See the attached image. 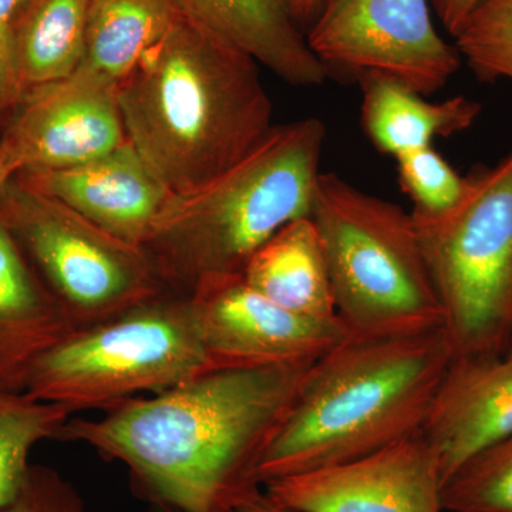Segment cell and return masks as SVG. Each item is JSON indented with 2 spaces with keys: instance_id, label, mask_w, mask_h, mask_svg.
Returning a JSON list of instances; mask_svg holds the SVG:
<instances>
[{
  "instance_id": "cell-1",
  "label": "cell",
  "mask_w": 512,
  "mask_h": 512,
  "mask_svg": "<svg viewBox=\"0 0 512 512\" xmlns=\"http://www.w3.org/2000/svg\"><path fill=\"white\" fill-rule=\"evenodd\" d=\"M311 365L210 370L99 419H69L57 439L123 463L160 508L232 512L259 488L255 468Z\"/></svg>"
},
{
  "instance_id": "cell-2",
  "label": "cell",
  "mask_w": 512,
  "mask_h": 512,
  "mask_svg": "<svg viewBox=\"0 0 512 512\" xmlns=\"http://www.w3.org/2000/svg\"><path fill=\"white\" fill-rule=\"evenodd\" d=\"M117 101L127 140L173 194L228 170L274 127L259 64L181 6Z\"/></svg>"
},
{
  "instance_id": "cell-3",
  "label": "cell",
  "mask_w": 512,
  "mask_h": 512,
  "mask_svg": "<svg viewBox=\"0 0 512 512\" xmlns=\"http://www.w3.org/2000/svg\"><path fill=\"white\" fill-rule=\"evenodd\" d=\"M453 360L443 328L349 336L309 367L255 483L349 463L420 433Z\"/></svg>"
},
{
  "instance_id": "cell-4",
  "label": "cell",
  "mask_w": 512,
  "mask_h": 512,
  "mask_svg": "<svg viewBox=\"0 0 512 512\" xmlns=\"http://www.w3.org/2000/svg\"><path fill=\"white\" fill-rule=\"evenodd\" d=\"M325 140L316 117L278 124L228 170L171 194L143 245L165 289L188 296L205 279L241 274L279 229L309 217Z\"/></svg>"
},
{
  "instance_id": "cell-5",
  "label": "cell",
  "mask_w": 512,
  "mask_h": 512,
  "mask_svg": "<svg viewBox=\"0 0 512 512\" xmlns=\"http://www.w3.org/2000/svg\"><path fill=\"white\" fill-rule=\"evenodd\" d=\"M309 217L336 315L350 336L400 338L443 328L412 212L322 171Z\"/></svg>"
},
{
  "instance_id": "cell-6",
  "label": "cell",
  "mask_w": 512,
  "mask_h": 512,
  "mask_svg": "<svg viewBox=\"0 0 512 512\" xmlns=\"http://www.w3.org/2000/svg\"><path fill=\"white\" fill-rule=\"evenodd\" d=\"M443 214H413L454 360L503 355L512 340V148L468 175Z\"/></svg>"
},
{
  "instance_id": "cell-7",
  "label": "cell",
  "mask_w": 512,
  "mask_h": 512,
  "mask_svg": "<svg viewBox=\"0 0 512 512\" xmlns=\"http://www.w3.org/2000/svg\"><path fill=\"white\" fill-rule=\"evenodd\" d=\"M190 299L165 293L133 311L74 330L40 357L25 393L70 413L111 409L210 372Z\"/></svg>"
},
{
  "instance_id": "cell-8",
  "label": "cell",
  "mask_w": 512,
  "mask_h": 512,
  "mask_svg": "<svg viewBox=\"0 0 512 512\" xmlns=\"http://www.w3.org/2000/svg\"><path fill=\"white\" fill-rule=\"evenodd\" d=\"M0 224L18 241L77 330L170 293L146 249L33 190L18 174L0 192Z\"/></svg>"
},
{
  "instance_id": "cell-9",
  "label": "cell",
  "mask_w": 512,
  "mask_h": 512,
  "mask_svg": "<svg viewBox=\"0 0 512 512\" xmlns=\"http://www.w3.org/2000/svg\"><path fill=\"white\" fill-rule=\"evenodd\" d=\"M431 10L430 0H325L306 42L329 74H376L431 96L463 60L437 32Z\"/></svg>"
},
{
  "instance_id": "cell-10",
  "label": "cell",
  "mask_w": 512,
  "mask_h": 512,
  "mask_svg": "<svg viewBox=\"0 0 512 512\" xmlns=\"http://www.w3.org/2000/svg\"><path fill=\"white\" fill-rule=\"evenodd\" d=\"M187 298L212 370L311 365L350 336L339 318L282 308L241 274L205 279Z\"/></svg>"
},
{
  "instance_id": "cell-11",
  "label": "cell",
  "mask_w": 512,
  "mask_h": 512,
  "mask_svg": "<svg viewBox=\"0 0 512 512\" xmlns=\"http://www.w3.org/2000/svg\"><path fill=\"white\" fill-rule=\"evenodd\" d=\"M261 488L296 512H446L439 458L421 431L369 456Z\"/></svg>"
},
{
  "instance_id": "cell-12",
  "label": "cell",
  "mask_w": 512,
  "mask_h": 512,
  "mask_svg": "<svg viewBox=\"0 0 512 512\" xmlns=\"http://www.w3.org/2000/svg\"><path fill=\"white\" fill-rule=\"evenodd\" d=\"M0 138L22 171L73 167L127 141L116 90L79 72L26 93Z\"/></svg>"
},
{
  "instance_id": "cell-13",
  "label": "cell",
  "mask_w": 512,
  "mask_h": 512,
  "mask_svg": "<svg viewBox=\"0 0 512 512\" xmlns=\"http://www.w3.org/2000/svg\"><path fill=\"white\" fill-rule=\"evenodd\" d=\"M20 180L128 244L143 247L171 192L131 146L59 170L20 171Z\"/></svg>"
},
{
  "instance_id": "cell-14",
  "label": "cell",
  "mask_w": 512,
  "mask_h": 512,
  "mask_svg": "<svg viewBox=\"0 0 512 512\" xmlns=\"http://www.w3.org/2000/svg\"><path fill=\"white\" fill-rule=\"evenodd\" d=\"M423 436L439 458L443 484L485 447L512 434V352L453 360Z\"/></svg>"
},
{
  "instance_id": "cell-15",
  "label": "cell",
  "mask_w": 512,
  "mask_h": 512,
  "mask_svg": "<svg viewBox=\"0 0 512 512\" xmlns=\"http://www.w3.org/2000/svg\"><path fill=\"white\" fill-rule=\"evenodd\" d=\"M74 330L18 241L0 224V389L25 392L37 360Z\"/></svg>"
},
{
  "instance_id": "cell-16",
  "label": "cell",
  "mask_w": 512,
  "mask_h": 512,
  "mask_svg": "<svg viewBox=\"0 0 512 512\" xmlns=\"http://www.w3.org/2000/svg\"><path fill=\"white\" fill-rule=\"evenodd\" d=\"M192 18L284 82L320 86L328 69L313 55L286 0H178Z\"/></svg>"
},
{
  "instance_id": "cell-17",
  "label": "cell",
  "mask_w": 512,
  "mask_h": 512,
  "mask_svg": "<svg viewBox=\"0 0 512 512\" xmlns=\"http://www.w3.org/2000/svg\"><path fill=\"white\" fill-rule=\"evenodd\" d=\"M362 92L360 121L370 143L380 153L397 158L433 147L437 138L464 133L480 117L481 104L466 96L430 101L376 74L357 80Z\"/></svg>"
},
{
  "instance_id": "cell-18",
  "label": "cell",
  "mask_w": 512,
  "mask_h": 512,
  "mask_svg": "<svg viewBox=\"0 0 512 512\" xmlns=\"http://www.w3.org/2000/svg\"><path fill=\"white\" fill-rule=\"evenodd\" d=\"M241 275L282 308L311 318H338L322 242L311 217L279 229L251 255Z\"/></svg>"
},
{
  "instance_id": "cell-19",
  "label": "cell",
  "mask_w": 512,
  "mask_h": 512,
  "mask_svg": "<svg viewBox=\"0 0 512 512\" xmlns=\"http://www.w3.org/2000/svg\"><path fill=\"white\" fill-rule=\"evenodd\" d=\"M180 12L178 0H90L76 72L116 90Z\"/></svg>"
},
{
  "instance_id": "cell-20",
  "label": "cell",
  "mask_w": 512,
  "mask_h": 512,
  "mask_svg": "<svg viewBox=\"0 0 512 512\" xmlns=\"http://www.w3.org/2000/svg\"><path fill=\"white\" fill-rule=\"evenodd\" d=\"M90 0H30L16 35V82L23 96L72 76L86 49Z\"/></svg>"
},
{
  "instance_id": "cell-21",
  "label": "cell",
  "mask_w": 512,
  "mask_h": 512,
  "mask_svg": "<svg viewBox=\"0 0 512 512\" xmlns=\"http://www.w3.org/2000/svg\"><path fill=\"white\" fill-rule=\"evenodd\" d=\"M70 416L62 404L0 389V507L12 501L22 487L33 447L57 439Z\"/></svg>"
},
{
  "instance_id": "cell-22",
  "label": "cell",
  "mask_w": 512,
  "mask_h": 512,
  "mask_svg": "<svg viewBox=\"0 0 512 512\" xmlns=\"http://www.w3.org/2000/svg\"><path fill=\"white\" fill-rule=\"evenodd\" d=\"M441 495L446 512H512V434L458 468Z\"/></svg>"
},
{
  "instance_id": "cell-23",
  "label": "cell",
  "mask_w": 512,
  "mask_h": 512,
  "mask_svg": "<svg viewBox=\"0 0 512 512\" xmlns=\"http://www.w3.org/2000/svg\"><path fill=\"white\" fill-rule=\"evenodd\" d=\"M454 40L478 79L512 83V0H480Z\"/></svg>"
},
{
  "instance_id": "cell-24",
  "label": "cell",
  "mask_w": 512,
  "mask_h": 512,
  "mask_svg": "<svg viewBox=\"0 0 512 512\" xmlns=\"http://www.w3.org/2000/svg\"><path fill=\"white\" fill-rule=\"evenodd\" d=\"M396 160L397 181L413 202V214H443L463 197L467 178L433 147L410 151Z\"/></svg>"
},
{
  "instance_id": "cell-25",
  "label": "cell",
  "mask_w": 512,
  "mask_h": 512,
  "mask_svg": "<svg viewBox=\"0 0 512 512\" xmlns=\"http://www.w3.org/2000/svg\"><path fill=\"white\" fill-rule=\"evenodd\" d=\"M0 512H89L82 494L70 481L47 466H32L22 487Z\"/></svg>"
},
{
  "instance_id": "cell-26",
  "label": "cell",
  "mask_w": 512,
  "mask_h": 512,
  "mask_svg": "<svg viewBox=\"0 0 512 512\" xmlns=\"http://www.w3.org/2000/svg\"><path fill=\"white\" fill-rule=\"evenodd\" d=\"M30 0H0V120L20 103L15 72V43L20 20Z\"/></svg>"
},
{
  "instance_id": "cell-27",
  "label": "cell",
  "mask_w": 512,
  "mask_h": 512,
  "mask_svg": "<svg viewBox=\"0 0 512 512\" xmlns=\"http://www.w3.org/2000/svg\"><path fill=\"white\" fill-rule=\"evenodd\" d=\"M430 2L431 8L439 16L444 28L454 37L480 0H430Z\"/></svg>"
},
{
  "instance_id": "cell-28",
  "label": "cell",
  "mask_w": 512,
  "mask_h": 512,
  "mask_svg": "<svg viewBox=\"0 0 512 512\" xmlns=\"http://www.w3.org/2000/svg\"><path fill=\"white\" fill-rule=\"evenodd\" d=\"M232 512H296L284 505L275 503L261 487L245 495Z\"/></svg>"
},
{
  "instance_id": "cell-29",
  "label": "cell",
  "mask_w": 512,
  "mask_h": 512,
  "mask_svg": "<svg viewBox=\"0 0 512 512\" xmlns=\"http://www.w3.org/2000/svg\"><path fill=\"white\" fill-rule=\"evenodd\" d=\"M20 171H22V164H20L18 156L13 153L9 144L0 138V192Z\"/></svg>"
},
{
  "instance_id": "cell-30",
  "label": "cell",
  "mask_w": 512,
  "mask_h": 512,
  "mask_svg": "<svg viewBox=\"0 0 512 512\" xmlns=\"http://www.w3.org/2000/svg\"><path fill=\"white\" fill-rule=\"evenodd\" d=\"M299 26L311 25L325 0H286Z\"/></svg>"
},
{
  "instance_id": "cell-31",
  "label": "cell",
  "mask_w": 512,
  "mask_h": 512,
  "mask_svg": "<svg viewBox=\"0 0 512 512\" xmlns=\"http://www.w3.org/2000/svg\"><path fill=\"white\" fill-rule=\"evenodd\" d=\"M161 512H180V511L170 510V508H161Z\"/></svg>"
},
{
  "instance_id": "cell-32",
  "label": "cell",
  "mask_w": 512,
  "mask_h": 512,
  "mask_svg": "<svg viewBox=\"0 0 512 512\" xmlns=\"http://www.w3.org/2000/svg\"><path fill=\"white\" fill-rule=\"evenodd\" d=\"M507 352H512V340H511L510 348H508Z\"/></svg>"
}]
</instances>
